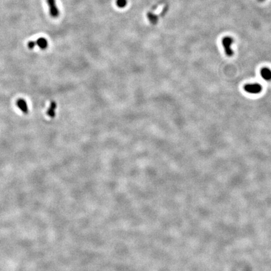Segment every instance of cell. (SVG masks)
<instances>
[{"label":"cell","mask_w":271,"mask_h":271,"mask_svg":"<svg viewBox=\"0 0 271 271\" xmlns=\"http://www.w3.org/2000/svg\"><path fill=\"white\" fill-rule=\"evenodd\" d=\"M234 42V39L232 37H225L222 39V45L224 49L226 55L228 57L233 55L234 52L232 49V45Z\"/></svg>","instance_id":"1"},{"label":"cell","mask_w":271,"mask_h":271,"mask_svg":"<svg viewBox=\"0 0 271 271\" xmlns=\"http://www.w3.org/2000/svg\"><path fill=\"white\" fill-rule=\"evenodd\" d=\"M35 46H38L39 48L44 50L48 46V42L44 38H39L36 41H30L28 43V47L30 49H33Z\"/></svg>","instance_id":"2"},{"label":"cell","mask_w":271,"mask_h":271,"mask_svg":"<svg viewBox=\"0 0 271 271\" xmlns=\"http://www.w3.org/2000/svg\"><path fill=\"white\" fill-rule=\"evenodd\" d=\"M46 3L48 4L50 16L54 18H57L59 16L60 12L57 6L56 0H46Z\"/></svg>","instance_id":"3"},{"label":"cell","mask_w":271,"mask_h":271,"mask_svg":"<svg viewBox=\"0 0 271 271\" xmlns=\"http://www.w3.org/2000/svg\"><path fill=\"white\" fill-rule=\"evenodd\" d=\"M244 89L250 94H259L262 91V86L259 84H249L244 86Z\"/></svg>","instance_id":"4"},{"label":"cell","mask_w":271,"mask_h":271,"mask_svg":"<svg viewBox=\"0 0 271 271\" xmlns=\"http://www.w3.org/2000/svg\"><path fill=\"white\" fill-rule=\"evenodd\" d=\"M16 104H17L18 107L23 113H25V114L28 113V106H27L26 101L24 99H18L16 102Z\"/></svg>","instance_id":"5"},{"label":"cell","mask_w":271,"mask_h":271,"mask_svg":"<svg viewBox=\"0 0 271 271\" xmlns=\"http://www.w3.org/2000/svg\"><path fill=\"white\" fill-rule=\"evenodd\" d=\"M262 77L266 80H271V70L268 68H263L261 70Z\"/></svg>","instance_id":"6"},{"label":"cell","mask_w":271,"mask_h":271,"mask_svg":"<svg viewBox=\"0 0 271 271\" xmlns=\"http://www.w3.org/2000/svg\"><path fill=\"white\" fill-rule=\"evenodd\" d=\"M56 107H57L56 103H55V102L52 101L50 104V108L48 109V111H47V112H46L49 116H50V118H53L54 116H55V110L56 109Z\"/></svg>","instance_id":"7"},{"label":"cell","mask_w":271,"mask_h":271,"mask_svg":"<svg viewBox=\"0 0 271 271\" xmlns=\"http://www.w3.org/2000/svg\"><path fill=\"white\" fill-rule=\"evenodd\" d=\"M147 18L150 20V22L153 23V24H156L157 23L158 20V18L156 15H155L154 14H153L152 13H147Z\"/></svg>","instance_id":"8"},{"label":"cell","mask_w":271,"mask_h":271,"mask_svg":"<svg viewBox=\"0 0 271 271\" xmlns=\"http://www.w3.org/2000/svg\"><path fill=\"white\" fill-rule=\"evenodd\" d=\"M127 3V0H117L116 1V4L119 8H123L126 7Z\"/></svg>","instance_id":"9"},{"label":"cell","mask_w":271,"mask_h":271,"mask_svg":"<svg viewBox=\"0 0 271 271\" xmlns=\"http://www.w3.org/2000/svg\"><path fill=\"white\" fill-rule=\"evenodd\" d=\"M258 1H260V2H263V1H265V0H258Z\"/></svg>","instance_id":"10"}]
</instances>
